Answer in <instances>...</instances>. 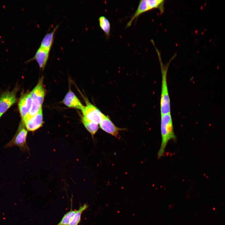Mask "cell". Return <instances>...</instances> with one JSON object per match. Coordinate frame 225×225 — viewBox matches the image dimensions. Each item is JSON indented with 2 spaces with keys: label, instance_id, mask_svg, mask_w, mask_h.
<instances>
[{
  "label": "cell",
  "instance_id": "1",
  "mask_svg": "<svg viewBox=\"0 0 225 225\" xmlns=\"http://www.w3.org/2000/svg\"><path fill=\"white\" fill-rule=\"evenodd\" d=\"M153 44L157 54L160 63L162 74V86L160 98V107L161 115L171 113L170 99L168 89L167 74L169 64L171 61L175 57V53L166 64H164L162 60L161 53L155 46L154 41Z\"/></svg>",
  "mask_w": 225,
  "mask_h": 225
},
{
  "label": "cell",
  "instance_id": "2",
  "mask_svg": "<svg viewBox=\"0 0 225 225\" xmlns=\"http://www.w3.org/2000/svg\"><path fill=\"white\" fill-rule=\"evenodd\" d=\"M160 130L161 143L158 152V157L160 158L164 155L166 147L169 141L176 138L171 113L161 115Z\"/></svg>",
  "mask_w": 225,
  "mask_h": 225
},
{
  "label": "cell",
  "instance_id": "3",
  "mask_svg": "<svg viewBox=\"0 0 225 225\" xmlns=\"http://www.w3.org/2000/svg\"><path fill=\"white\" fill-rule=\"evenodd\" d=\"M45 93L43 84V78L42 77L39 80L36 86L30 92L32 100V105L28 115L25 118L34 116L42 108Z\"/></svg>",
  "mask_w": 225,
  "mask_h": 225
},
{
  "label": "cell",
  "instance_id": "4",
  "mask_svg": "<svg viewBox=\"0 0 225 225\" xmlns=\"http://www.w3.org/2000/svg\"><path fill=\"white\" fill-rule=\"evenodd\" d=\"M164 0H141L139 2L138 6L133 15L127 23L126 28L131 25L132 22L137 19L141 14L154 9L157 8L161 13L164 12Z\"/></svg>",
  "mask_w": 225,
  "mask_h": 225
},
{
  "label": "cell",
  "instance_id": "5",
  "mask_svg": "<svg viewBox=\"0 0 225 225\" xmlns=\"http://www.w3.org/2000/svg\"><path fill=\"white\" fill-rule=\"evenodd\" d=\"M27 130L23 123H21L15 135L5 147L8 148L17 146L23 152L29 151V149L27 143Z\"/></svg>",
  "mask_w": 225,
  "mask_h": 225
},
{
  "label": "cell",
  "instance_id": "6",
  "mask_svg": "<svg viewBox=\"0 0 225 225\" xmlns=\"http://www.w3.org/2000/svg\"><path fill=\"white\" fill-rule=\"evenodd\" d=\"M82 112V116L89 120L99 124L103 114L95 106L88 102Z\"/></svg>",
  "mask_w": 225,
  "mask_h": 225
},
{
  "label": "cell",
  "instance_id": "7",
  "mask_svg": "<svg viewBox=\"0 0 225 225\" xmlns=\"http://www.w3.org/2000/svg\"><path fill=\"white\" fill-rule=\"evenodd\" d=\"M22 123L28 131L34 132L42 125L43 123L42 108L34 116L25 118L22 119Z\"/></svg>",
  "mask_w": 225,
  "mask_h": 225
},
{
  "label": "cell",
  "instance_id": "8",
  "mask_svg": "<svg viewBox=\"0 0 225 225\" xmlns=\"http://www.w3.org/2000/svg\"><path fill=\"white\" fill-rule=\"evenodd\" d=\"M99 125L102 130L117 138H120L119 132L126 130L125 128H119L116 126L110 118L104 114Z\"/></svg>",
  "mask_w": 225,
  "mask_h": 225
},
{
  "label": "cell",
  "instance_id": "9",
  "mask_svg": "<svg viewBox=\"0 0 225 225\" xmlns=\"http://www.w3.org/2000/svg\"><path fill=\"white\" fill-rule=\"evenodd\" d=\"M15 90L2 93L0 97V113L3 114L16 102Z\"/></svg>",
  "mask_w": 225,
  "mask_h": 225
},
{
  "label": "cell",
  "instance_id": "10",
  "mask_svg": "<svg viewBox=\"0 0 225 225\" xmlns=\"http://www.w3.org/2000/svg\"><path fill=\"white\" fill-rule=\"evenodd\" d=\"M32 103V100L30 93H26L21 97L18 103V108L22 119L28 115Z\"/></svg>",
  "mask_w": 225,
  "mask_h": 225
},
{
  "label": "cell",
  "instance_id": "11",
  "mask_svg": "<svg viewBox=\"0 0 225 225\" xmlns=\"http://www.w3.org/2000/svg\"><path fill=\"white\" fill-rule=\"evenodd\" d=\"M62 103L68 108L78 109L81 111L84 107L70 89L66 95Z\"/></svg>",
  "mask_w": 225,
  "mask_h": 225
},
{
  "label": "cell",
  "instance_id": "12",
  "mask_svg": "<svg viewBox=\"0 0 225 225\" xmlns=\"http://www.w3.org/2000/svg\"><path fill=\"white\" fill-rule=\"evenodd\" d=\"M49 52V51L39 47L34 56L27 62L35 60L37 62L40 68L43 70L48 61Z\"/></svg>",
  "mask_w": 225,
  "mask_h": 225
},
{
  "label": "cell",
  "instance_id": "13",
  "mask_svg": "<svg viewBox=\"0 0 225 225\" xmlns=\"http://www.w3.org/2000/svg\"><path fill=\"white\" fill-rule=\"evenodd\" d=\"M58 27V25H57L52 31L47 33L45 35L41 42L40 47L50 51L53 43L55 32Z\"/></svg>",
  "mask_w": 225,
  "mask_h": 225
},
{
  "label": "cell",
  "instance_id": "14",
  "mask_svg": "<svg viewBox=\"0 0 225 225\" xmlns=\"http://www.w3.org/2000/svg\"><path fill=\"white\" fill-rule=\"evenodd\" d=\"M82 122L93 139L99 129L98 124L88 120L82 115L81 117Z\"/></svg>",
  "mask_w": 225,
  "mask_h": 225
},
{
  "label": "cell",
  "instance_id": "15",
  "mask_svg": "<svg viewBox=\"0 0 225 225\" xmlns=\"http://www.w3.org/2000/svg\"><path fill=\"white\" fill-rule=\"evenodd\" d=\"M99 25L105 34L106 37L108 38L110 35L111 25L109 20L105 16H101L98 19Z\"/></svg>",
  "mask_w": 225,
  "mask_h": 225
},
{
  "label": "cell",
  "instance_id": "16",
  "mask_svg": "<svg viewBox=\"0 0 225 225\" xmlns=\"http://www.w3.org/2000/svg\"><path fill=\"white\" fill-rule=\"evenodd\" d=\"M88 206V205L87 203H85L80 206L79 208L76 210V212L69 225H78L81 221L82 213L87 209Z\"/></svg>",
  "mask_w": 225,
  "mask_h": 225
},
{
  "label": "cell",
  "instance_id": "17",
  "mask_svg": "<svg viewBox=\"0 0 225 225\" xmlns=\"http://www.w3.org/2000/svg\"><path fill=\"white\" fill-rule=\"evenodd\" d=\"M71 205L70 210L64 214L60 222L57 225H69L76 212V210L72 209V202Z\"/></svg>",
  "mask_w": 225,
  "mask_h": 225
},
{
  "label": "cell",
  "instance_id": "18",
  "mask_svg": "<svg viewBox=\"0 0 225 225\" xmlns=\"http://www.w3.org/2000/svg\"><path fill=\"white\" fill-rule=\"evenodd\" d=\"M2 114H1L0 113V118H1V116H2Z\"/></svg>",
  "mask_w": 225,
  "mask_h": 225
}]
</instances>
